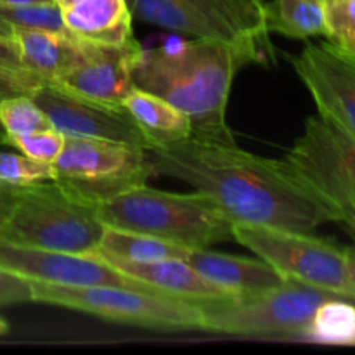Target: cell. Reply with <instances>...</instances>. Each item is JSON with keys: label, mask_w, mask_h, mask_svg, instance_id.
I'll return each instance as SVG.
<instances>
[{"label": "cell", "mask_w": 355, "mask_h": 355, "mask_svg": "<svg viewBox=\"0 0 355 355\" xmlns=\"http://www.w3.org/2000/svg\"><path fill=\"white\" fill-rule=\"evenodd\" d=\"M155 175L177 179L208 194L232 222L312 232L336 215L295 175L270 159L189 135L148 151Z\"/></svg>", "instance_id": "6da1fadb"}, {"label": "cell", "mask_w": 355, "mask_h": 355, "mask_svg": "<svg viewBox=\"0 0 355 355\" xmlns=\"http://www.w3.org/2000/svg\"><path fill=\"white\" fill-rule=\"evenodd\" d=\"M259 62L246 49L207 38H170L158 47L142 49L134 69V85L156 94L182 111L193 135L236 144L227 123V104L236 75Z\"/></svg>", "instance_id": "7a4b0ae2"}, {"label": "cell", "mask_w": 355, "mask_h": 355, "mask_svg": "<svg viewBox=\"0 0 355 355\" xmlns=\"http://www.w3.org/2000/svg\"><path fill=\"white\" fill-rule=\"evenodd\" d=\"M107 227L142 232L186 248L231 241L232 220L208 194L168 193L139 186L97 205Z\"/></svg>", "instance_id": "3957f363"}, {"label": "cell", "mask_w": 355, "mask_h": 355, "mask_svg": "<svg viewBox=\"0 0 355 355\" xmlns=\"http://www.w3.org/2000/svg\"><path fill=\"white\" fill-rule=\"evenodd\" d=\"M106 225L97 205L55 180L16 187V201L0 225V241L30 248L94 253Z\"/></svg>", "instance_id": "277c9868"}, {"label": "cell", "mask_w": 355, "mask_h": 355, "mask_svg": "<svg viewBox=\"0 0 355 355\" xmlns=\"http://www.w3.org/2000/svg\"><path fill=\"white\" fill-rule=\"evenodd\" d=\"M33 302L87 312L121 324L149 329H203L196 302L127 286H58L31 281Z\"/></svg>", "instance_id": "5b68a950"}, {"label": "cell", "mask_w": 355, "mask_h": 355, "mask_svg": "<svg viewBox=\"0 0 355 355\" xmlns=\"http://www.w3.org/2000/svg\"><path fill=\"white\" fill-rule=\"evenodd\" d=\"M340 297L328 290L286 281L260 295L234 300L203 302V329L246 338L300 340L315 309L328 298Z\"/></svg>", "instance_id": "8992f818"}, {"label": "cell", "mask_w": 355, "mask_h": 355, "mask_svg": "<svg viewBox=\"0 0 355 355\" xmlns=\"http://www.w3.org/2000/svg\"><path fill=\"white\" fill-rule=\"evenodd\" d=\"M232 238L277 270L283 279L328 290L355 302V283L349 270L347 248L314 236L232 222Z\"/></svg>", "instance_id": "52a82bcc"}, {"label": "cell", "mask_w": 355, "mask_h": 355, "mask_svg": "<svg viewBox=\"0 0 355 355\" xmlns=\"http://www.w3.org/2000/svg\"><path fill=\"white\" fill-rule=\"evenodd\" d=\"M283 159L338 222L355 227L354 135L324 114H312Z\"/></svg>", "instance_id": "ba28073f"}, {"label": "cell", "mask_w": 355, "mask_h": 355, "mask_svg": "<svg viewBox=\"0 0 355 355\" xmlns=\"http://www.w3.org/2000/svg\"><path fill=\"white\" fill-rule=\"evenodd\" d=\"M155 175L148 151L125 142L66 137L54 162V180L76 196L99 205Z\"/></svg>", "instance_id": "9c48e42d"}, {"label": "cell", "mask_w": 355, "mask_h": 355, "mask_svg": "<svg viewBox=\"0 0 355 355\" xmlns=\"http://www.w3.org/2000/svg\"><path fill=\"white\" fill-rule=\"evenodd\" d=\"M31 97L64 137L103 139L139 146L146 151L151 149L148 137L125 106L97 103L52 82L38 87Z\"/></svg>", "instance_id": "30bf717a"}, {"label": "cell", "mask_w": 355, "mask_h": 355, "mask_svg": "<svg viewBox=\"0 0 355 355\" xmlns=\"http://www.w3.org/2000/svg\"><path fill=\"white\" fill-rule=\"evenodd\" d=\"M132 16L165 30L238 45L259 62L272 58L218 0H127Z\"/></svg>", "instance_id": "8fae6325"}, {"label": "cell", "mask_w": 355, "mask_h": 355, "mask_svg": "<svg viewBox=\"0 0 355 355\" xmlns=\"http://www.w3.org/2000/svg\"><path fill=\"white\" fill-rule=\"evenodd\" d=\"M0 267L30 281L58 286H127L155 291L104 262L96 253H69L30 248L0 241ZM158 293V291H155Z\"/></svg>", "instance_id": "7c38bea8"}, {"label": "cell", "mask_w": 355, "mask_h": 355, "mask_svg": "<svg viewBox=\"0 0 355 355\" xmlns=\"http://www.w3.org/2000/svg\"><path fill=\"white\" fill-rule=\"evenodd\" d=\"M295 73L315 103L319 114L355 137V58L329 42L307 44L290 55Z\"/></svg>", "instance_id": "4fadbf2b"}, {"label": "cell", "mask_w": 355, "mask_h": 355, "mask_svg": "<svg viewBox=\"0 0 355 355\" xmlns=\"http://www.w3.org/2000/svg\"><path fill=\"white\" fill-rule=\"evenodd\" d=\"M82 59L58 83L78 96L97 103L123 106L134 89V69L142 54V45L134 37L118 44L82 40Z\"/></svg>", "instance_id": "5bb4252c"}, {"label": "cell", "mask_w": 355, "mask_h": 355, "mask_svg": "<svg viewBox=\"0 0 355 355\" xmlns=\"http://www.w3.org/2000/svg\"><path fill=\"white\" fill-rule=\"evenodd\" d=\"M99 259L110 263L118 272L125 274L130 279L139 281L144 286L153 288L155 291L168 297L182 298V300L196 302H222L239 298L238 295L224 290L218 284L211 283L205 276H201L191 263L182 259H165L155 262H127V260L113 259L96 253Z\"/></svg>", "instance_id": "9a60e30c"}, {"label": "cell", "mask_w": 355, "mask_h": 355, "mask_svg": "<svg viewBox=\"0 0 355 355\" xmlns=\"http://www.w3.org/2000/svg\"><path fill=\"white\" fill-rule=\"evenodd\" d=\"M186 262L201 276L238 297L266 293L286 283V279L262 259H246L210 252L208 248H193L187 253Z\"/></svg>", "instance_id": "2e32d148"}, {"label": "cell", "mask_w": 355, "mask_h": 355, "mask_svg": "<svg viewBox=\"0 0 355 355\" xmlns=\"http://www.w3.org/2000/svg\"><path fill=\"white\" fill-rule=\"evenodd\" d=\"M71 37L97 44H118L132 35L134 16L127 0H54Z\"/></svg>", "instance_id": "e0dca14e"}, {"label": "cell", "mask_w": 355, "mask_h": 355, "mask_svg": "<svg viewBox=\"0 0 355 355\" xmlns=\"http://www.w3.org/2000/svg\"><path fill=\"white\" fill-rule=\"evenodd\" d=\"M12 38L24 68L45 82H59L82 59V40L68 33L16 28Z\"/></svg>", "instance_id": "ac0fdd59"}, {"label": "cell", "mask_w": 355, "mask_h": 355, "mask_svg": "<svg viewBox=\"0 0 355 355\" xmlns=\"http://www.w3.org/2000/svg\"><path fill=\"white\" fill-rule=\"evenodd\" d=\"M123 106L148 137L151 149L193 135L189 118L156 94L134 87L123 99Z\"/></svg>", "instance_id": "d6986e66"}, {"label": "cell", "mask_w": 355, "mask_h": 355, "mask_svg": "<svg viewBox=\"0 0 355 355\" xmlns=\"http://www.w3.org/2000/svg\"><path fill=\"white\" fill-rule=\"evenodd\" d=\"M266 26L269 33L293 40L324 37L326 0H270L266 2Z\"/></svg>", "instance_id": "ffe728a7"}, {"label": "cell", "mask_w": 355, "mask_h": 355, "mask_svg": "<svg viewBox=\"0 0 355 355\" xmlns=\"http://www.w3.org/2000/svg\"><path fill=\"white\" fill-rule=\"evenodd\" d=\"M191 248L155 238V236L142 234V232L125 231L116 227H104L103 238L94 253L104 257L127 260V262H155L165 259L186 260Z\"/></svg>", "instance_id": "44dd1931"}, {"label": "cell", "mask_w": 355, "mask_h": 355, "mask_svg": "<svg viewBox=\"0 0 355 355\" xmlns=\"http://www.w3.org/2000/svg\"><path fill=\"white\" fill-rule=\"evenodd\" d=\"M302 342L355 347V304L345 297L328 298L315 309Z\"/></svg>", "instance_id": "7402d4cb"}, {"label": "cell", "mask_w": 355, "mask_h": 355, "mask_svg": "<svg viewBox=\"0 0 355 355\" xmlns=\"http://www.w3.org/2000/svg\"><path fill=\"white\" fill-rule=\"evenodd\" d=\"M0 125L7 137L28 135L52 127L47 114L31 96H16L0 101Z\"/></svg>", "instance_id": "603a6c76"}, {"label": "cell", "mask_w": 355, "mask_h": 355, "mask_svg": "<svg viewBox=\"0 0 355 355\" xmlns=\"http://www.w3.org/2000/svg\"><path fill=\"white\" fill-rule=\"evenodd\" d=\"M0 16L16 30H44L68 33L61 9L55 2L30 3V6H0ZM69 35V33H68Z\"/></svg>", "instance_id": "cb8c5ba5"}, {"label": "cell", "mask_w": 355, "mask_h": 355, "mask_svg": "<svg viewBox=\"0 0 355 355\" xmlns=\"http://www.w3.org/2000/svg\"><path fill=\"white\" fill-rule=\"evenodd\" d=\"M54 180V165L28 158L23 153L0 151V186L24 187Z\"/></svg>", "instance_id": "d4e9b609"}, {"label": "cell", "mask_w": 355, "mask_h": 355, "mask_svg": "<svg viewBox=\"0 0 355 355\" xmlns=\"http://www.w3.org/2000/svg\"><path fill=\"white\" fill-rule=\"evenodd\" d=\"M326 42L355 58V0H326Z\"/></svg>", "instance_id": "484cf974"}, {"label": "cell", "mask_w": 355, "mask_h": 355, "mask_svg": "<svg viewBox=\"0 0 355 355\" xmlns=\"http://www.w3.org/2000/svg\"><path fill=\"white\" fill-rule=\"evenodd\" d=\"M64 135L59 130H55L54 127H51L28 135L7 137L6 146L17 149V151L23 153L24 156H28V158L52 163V165H54V162L59 158L62 148H64Z\"/></svg>", "instance_id": "4316f807"}, {"label": "cell", "mask_w": 355, "mask_h": 355, "mask_svg": "<svg viewBox=\"0 0 355 355\" xmlns=\"http://www.w3.org/2000/svg\"><path fill=\"white\" fill-rule=\"evenodd\" d=\"M239 24L274 55L272 44L269 40V30L266 26V2L263 0H218Z\"/></svg>", "instance_id": "83f0119b"}, {"label": "cell", "mask_w": 355, "mask_h": 355, "mask_svg": "<svg viewBox=\"0 0 355 355\" xmlns=\"http://www.w3.org/2000/svg\"><path fill=\"white\" fill-rule=\"evenodd\" d=\"M33 302L31 281L0 267V307Z\"/></svg>", "instance_id": "f1b7e54d"}, {"label": "cell", "mask_w": 355, "mask_h": 355, "mask_svg": "<svg viewBox=\"0 0 355 355\" xmlns=\"http://www.w3.org/2000/svg\"><path fill=\"white\" fill-rule=\"evenodd\" d=\"M45 80L31 71H0V101L16 96H31Z\"/></svg>", "instance_id": "f546056e"}, {"label": "cell", "mask_w": 355, "mask_h": 355, "mask_svg": "<svg viewBox=\"0 0 355 355\" xmlns=\"http://www.w3.org/2000/svg\"><path fill=\"white\" fill-rule=\"evenodd\" d=\"M0 71H28L19 58V51L12 37H0Z\"/></svg>", "instance_id": "4dcf8cb0"}, {"label": "cell", "mask_w": 355, "mask_h": 355, "mask_svg": "<svg viewBox=\"0 0 355 355\" xmlns=\"http://www.w3.org/2000/svg\"><path fill=\"white\" fill-rule=\"evenodd\" d=\"M16 201V187H2L0 186V225L9 217L10 210Z\"/></svg>", "instance_id": "1f68e13d"}, {"label": "cell", "mask_w": 355, "mask_h": 355, "mask_svg": "<svg viewBox=\"0 0 355 355\" xmlns=\"http://www.w3.org/2000/svg\"><path fill=\"white\" fill-rule=\"evenodd\" d=\"M54 2V0H0V6H30V3Z\"/></svg>", "instance_id": "d6a6232c"}, {"label": "cell", "mask_w": 355, "mask_h": 355, "mask_svg": "<svg viewBox=\"0 0 355 355\" xmlns=\"http://www.w3.org/2000/svg\"><path fill=\"white\" fill-rule=\"evenodd\" d=\"M347 260H349L350 276H352V281L355 283V246L347 248Z\"/></svg>", "instance_id": "836d02e7"}, {"label": "cell", "mask_w": 355, "mask_h": 355, "mask_svg": "<svg viewBox=\"0 0 355 355\" xmlns=\"http://www.w3.org/2000/svg\"><path fill=\"white\" fill-rule=\"evenodd\" d=\"M14 35V28L0 16V37H12Z\"/></svg>", "instance_id": "e575fe53"}, {"label": "cell", "mask_w": 355, "mask_h": 355, "mask_svg": "<svg viewBox=\"0 0 355 355\" xmlns=\"http://www.w3.org/2000/svg\"><path fill=\"white\" fill-rule=\"evenodd\" d=\"M7 331H9V326H7V322L3 319H0V335H6Z\"/></svg>", "instance_id": "d590c367"}, {"label": "cell", "mask_w": 355, "mask_h": 355, "mask_svg": "<svg viewBox=\"0 0 355 355\" xmlns=\"http://www.w3.org/2000/svg\"><path fill=\"white\" fill-rule=\"evenodd\" d=\"M6 141H7V134L2 128V125H0V146H6Z\"/></svg>", "instance_id": "8d00e7d4"}, {"label": "cell", "mask_w": 355, "mask_h": 355, "mask_svg": "<svg viewBox=\"0 0 355 355\" xmlns=\"http://www.w3.org/2000/svg\"><path fill=\"white\" fill-rule=\"evenodd\" d=\"M349 232H350V236H352L354 241H355V227L354 229H349Z\"/></svg>", "instance_id": "74e56055"}]
</instances>
